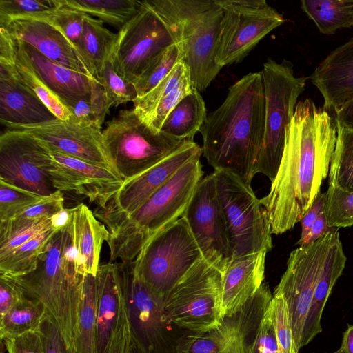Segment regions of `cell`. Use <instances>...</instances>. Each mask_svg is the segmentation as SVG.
<instances>
[{"mask_svg":"<svg viewBox=\"0 0 353 353\" xmlns=\"http://www.w3.org/2000/svg\"><path fill=\"white\" fill-rule=\"evenodd\" d=\"M213 174L232 258L270 251L272 233L269 217L252 187L230 173L214 170Z\"/></svg>","mask_w":353,"mask_h":353,"instance_id":"30bf717a","label":"cell"},{"mask_svg":"<svg viewBox=\"0 0 353 353\" xmlns=\"http://www.w3.org/2000/svg\"><path fill=\"white\" fill-rule=\"evenodd\" d=\"M180 61L179 50L176 44H173L155 59L132 83L136 97H141L151 91Z\"/></svg>","mask_w":353,"mask_h":353,"instance_id":"ab89813d","label":"cell"},{"mask_svg":"<svg viewBox=\"0 0 353 353\" xmlns=\"http://www.w3.org/2000/svg\"><path fill=\"white\" fill-rule=\"evenodd\" d=\"M0 27L6 28L14 38L31 45L50 61L92 77L66 37L50 23L17 19Z\"/></svg>","mask_w":353,"mask_h":353,"instance_id":"cb8c5ba5","label":"cell"},{"mask_svg":"<svg viewBox=\"0 0 353 353\" xmlns=\"http://www.w3.org/2000/svg\"><path fill=\"white\" fill-rule=\"evenodd\" d=\"M339 232H330L290 254L287 268L273 296L282 295L288 312L297 349L302 348L305 321L329 250Z\"/></svg>","mask_w":353,"mask_h":353,"instance_id":"7c38bea8","label":"cell"},{"mask_svg":"<svg viewBox=\"0 0 353 353\" xmlns=\"http://www.w3.org/2000/svg\"><path fill=\"white\" fill-rule=\"evenodd\" d=\"M337 137L334 119L311 99L296 104L286 130L280 166L270 192L260 199L272 233L281 234L301 221L329 174Z\"/></svg>","mask_w":353,"mask_h":353,"instance_id":"6da1fadb","label":"cell"},{"mask_svg":"<svg viewBox=\"0 0 353 353\" xmlns=\"http://www.w3.org/2000/svg\"><path fill=\"white\" fill-rule=\"evenodd\" d=\"M24 297L21 289L11 279L0 276V317Z\"/></svg>","mask_w":353,"mask_h":353,"instance_id":"11a10c76","label":"cell"},{"mask_svg":"<svg viewBox=\"0 0 353 353\" xmlns=\"http://www.w3.org/2000/svg\"><path fill=\"white\" fill-rule=\"evenodd\" d=\"M164 22L194 88L205 91L221 68L216 61L223 12L218 0H146Z\"/></svg>","mask_w":353,"mask_h":353,"instance_id":"5b68a950","label":"cell"},{"mask_svg":"<svg viewBox=\"0 0 353 353\" xmlns=\"http://www.w3.org/2000/svg\"><path fill=\"white\" fill-rule=\"evenodd\" d=\"M247 353H281L274 326L267 310L248 338Z\"/></svg>","mask_w":353,"mask_h":353,"instance_id":"7dc6e473","label":"cell"},{"mask_svg":"<svg viewBox=\"0 0 353 353\" xmlns=\"http://www.w3.org/2000/svg\"><path fill=\"white\" fill-rule=\"evenodd\" d=\"M223 12L216 55L223 68L242 61L272 30L285 22L265 0H218Z\"/></svg>","mask_w":353,"mask_h":353,"instance_id":"4fadbf2b","label":"cell"},{"mask_svg":"<svg viewBox=\"0 0 353 353\" xmlns=\"http://www.w3.org/2000/svg\"><path fill=\"white\" fill-rule=\"evenodd\" d=\"M174 44L161 19L141 1L138 12L117 33L111 57L117 74L132 84L146 68Z\"/></svg>","mask_w":353,"mask_h":353,"instance_id":"5bb4252c","label":"cell"},{"mask_svg":"<svg viewBox=\"0 0 353 353\" xmlns=\"http://www.w3.org/2000/svg\"><path fill=\"white\" fill-rule=\"evenodd\" d=\"M312 353H316V352H312ZM326 353H327V352H326ZM330 353H343V352L341 348H339L336 351H334V352H330Z\"/></svg>","mask_w":353,"mask_h":353,"instance_id":"6125c7cd","label":"cell"},{"mask_svg":"<svg viewBox=\"0 0 353 353\" xmlns=\"http://www.w3.org/2000/svg\"><path fill=\"white\" fill-rule=\"evenodd\" d=\"M99 78L111 107L132 101L137 97L133 85L116 72L111 52L103 65Z\"/></svg>","mask_w":353,"mask_h":353,"instance_id":"ee69618b","label":"cell"},{"mask_svg":"<svg viewBox=\"0 0 353 353\" xmlns=\"http://www.w3.org/2000/svg\"><path fill=\"white\" fill-rule=\"evenodd\" d=\"M265 127L261 72H250L228 88L225 101L202 125V151L216 171L230 173L251 187Z\"/></svg>","mask_w":353,"mask_h":353,"instance_id":"7a4b0ae2","label":"cell"},{"mask_svg":"<svg viewBox=\"0 0 353 353\" xmlns=\"http://www.w3.org/2000/svg\"><path fill=\"white\" fill-rule=\"evenodd\" d=\"M44 197L0 181V222L14 218Z\"/></svg>","mask_w":353,"mask_h":353,"instance_id":"bcb514c9","label":"cell"},{"mask_svg":"<svg viewBox=\"0 0 353 353\" xmlns=\"http://www.w3.org/2000/svg\"><path fill=\"white\" fill-rule=\"evenodd\" d=\"M200 157L183 165L131 215L101 220L109 232L110 262L134 261L155 234L182 216L202 179Z\"/></svg>","mask_w":353,"mask_h":353,"instance_id":"277c9868","label":"cell"},{"mask_svg":"<svg viewBox=\"0 0 353 353\" xmlns=\"http://www.w3.org/2000/svg\"><path fill=\"white\" fill-rule=\"evenodd\" d=\"M50 228H54L52 217L21 228L0 239V260L6 258L15 249Z\"/></svg>","mask_w":353,"mask_h":353,"instance_id":"681fc988","label":"cell"},{"mask_svg":"<svg viewBox=\"0 0 353 353\" xmlns=\"http://www.w3.org/2000/svg\"><path fill=\"white\" fill-rule=\"evenodd\" d=\"M267 252L233 257L222 272L221 316H232L263 285Z\"/></svg>","mask_w":353,"mask_h":353,"instance_id":"7402d4cb","label":"cell"},{"mask_svg":"<svg viewBox=\"0 0 353 353\" xmlns=\"http://www.w3.org/2000/svg\"><path fill=\"white\" fill-rule=\"evenodd\" d=\"M16 65L24 84L59 119L71 121L72 114L61 99L48 88L34 68L21 41L16 39Z\"/></svg>","mask_w":353,"mask_h":353,"instance_id":"836d02e7","label":"cell"},{"mask_svg":"<svg viewBox=\"0 0 353 353\" xmlns=\"http://www.w3.org/2000/svg\"><path fill=\"white\" fill-rule=\"evenodd\" d=\"M116 37L117 34L106 28L101 20L88 14L85 16L81 40V56L86 68L99 83L101 70L112 51Z\"/></svg>","mask_w":353,"mask_h":353,"instance_id":"f546056e","label":"cell"},{"mask_svg":"<svg viewBox=\"0 0 353 353\" xmlns=\"http://www.w3.org/2000/svg\"><path fill=\"white\" fill-rule=\"evenodd\" d=\"M301 8L322 34H332L341 28H353V1L302 0Z\"/></svg>","mask_w":353,"mask_h":353,"instance_id":"1f68e13d","label":"cell"},{"mask_svg":"<svg viewBox=\"0 0 353 353\" xmlns=\"http://www.w3.org/2000/svg\"><path fill=\"white\" fill-rule=\"evenodd\" d=\"M62 6L97 17L119 30L139 10L137 0H60Z\"/></svg>","mask_w":353,"mask_h":353,"instance_id":"d6a6232c","label":"cell"},{"mask_svg":"<svg viewBox=\"0 0 353 353\" xmlns=\"http://www.w3.org/2000/svg\"><path fill=\"white\" fill-rule=\"evenodd\" d=\"M97 287V353H105L125 306L114 263L99 265Z\"/></svg>","mask_w":353,"mask_h":353,"instance_id":"4316f807","label":"cell"},{"mask_svg":"<svg viewBox=\"0 0 353 353\" xmlns=\"http://www.w3.org/2000/svg\"><path fill=\"white\" fill-rule=\"evenodd\" d=\"M334 112L336 125L353 131V100L346 103Z\"/></svg>","mask_w":353,"mask_h":353,"instance_id":"91938a15","label":"cell"},{"mask_svg":"<svg viewBox=\"0 0 353 353\" xmlns=\"http://www.w3.org/2000/svg\"><path fill=\"white\" fill-rule=\"evenodd\" d=\"M60 6V0H0V26L17 19L45 20Z\"/></svg>","mask_w":353,"mask_h":353,"instance_id":"f35d334b","label":"cell"},{"mask_svg":"<svg viewBox=\"0 0 353 353\" xmlns=\"http://www.w3.org/2000/svg\"><path fill=\"white\" fill-rule=\"evenodd\" d=\"M265 94L264 136L254 174L261 173L271 183L274 180L281 161L286 130L305 90L306 78L294 74L291 62L278 63L268 59L261 71Z\"/></svg>","mask_w":353,"mask_h":353,"instance_id":"52a82bcc","label":"cell"},{"mask_svg":"<svg viewBox=\"0 0 353 353\" xmlns=\"http://www.w3.org/2000/svg\"><path fill=\"white\" fill-rule=\"evenodd\" d=\"M272 297L268 285L263 283L239 311L222 317L215 328L185 332L178 341L176 353H247L248 335L261 321Z\"/></svg>","mask_w":353,"mask_h":353,"instance_id":"2e32d148","label":"cell"},{"mask_svg":"<svg viewBox=\"0 0 353 353\" xmlns=\"http://www.w3.org/2000/svg\"><path fill=\"white\" fill-rule=\"evenodd\" d=\"M186 141L154 129L134 108L121 110L102 131L105 154L124 181L151 168Z\"/></svg>","mask_w":353,"mask_h":353,"instance_id":"8992f818","label":"cell"},{"mask_svg":"<svg viewBox=\"0 0 353 353\" xmlns=\"http://www.w3.org/2000/svg\"><path fill=\"white\" fill-rule=\"evenodd\" d=\"M183 217L155 234L134 262L137 276L164 301L170 290L202 259Z\"/></svg>","mask_w":353,"mask_h":353,"instance_id":"9c48e42d","label":"cell"},{"mask_svg":"<svg viewBox=\"0 0 353 353\" xmlns=\"http://www.w3.org/2000/svg\"><path fill=\"white\" fill-rule=\"evenodd\" d=\"M6 127L28 132L50 149L114 171L103 149L101 128L94 123L79 124L56 119L34 125Z\"/></svg>","mask_w":353,"mask_h":353,"instance_id":"ffe728a7","label":"cell"},{"mask_svg":"<svg viewBox=\"0 0 353 353\" xmlns=\"http://www.w3.org/2000/svg\"><path fill=\"white\" fill-rule=\"evenodd\" d=\"M338 229L339 228L330 227L328 225L326 216L323 210L318 216L316 220L315 221L306 237L301 241H298L297 244L299 246H301L314 242L330 232L338 231Z\"/></svg>","mask_w":353,"mask_h":353,"instance_id":"6f0895ef","label":"cell"},{"mask_svg":"<svg viewBox=\"0 0 353 353\" xmlns=\"http://www.w3.org/2000/svg\"><path fill=\"white\" fill-rule=\"evenodd\" d=\"M186 71L185 64L182 61L179 62L171 72L151 91L141 97L134 99L133 108L143 121L149 124L158 103L175 88Z\"/></svg>","mask_w":353,"mask_h":353,"instance_id":"60d3db41","label":"cell"},{"mask_svg":"<svg viewBox=\"0 0 353 353\" xmlns=\"http://www.w3.org/2000/svg\"><path fill=\"white\" fill-rule=\"evenodd\" d=\"M182 217L203 258L223 272L232 256L213 172L201 179Z\"/></svg>","mask_w":353,"mask_h":353,"instance_id":"e0dca14e","label":"cell"},{"mask_svg":"<svg viewBox=\"0 0 353 353\" xmlns=\"http://www.w3.org/2000/svg\"><path fill=\"white\" fill-rule=\"evenodd\" d=\"M37 330L41 334L44 353H73L67 345L57 321L48 312Z\"/></svg>","mask_w":353,"mask_h":353,"instance_id":"f907efd6","label":"cell"},{"mask_svg":"<svg viewBox=\"0 0 353 353\" xmlns=\"http://www.w3.org/2000/svg\"><path fill=\"white\" fill-rule=\"evenodd\" d=\"M97 276H83L75 338L76 353H97Z\"/></svg>","mask_w":353,"mask_h":353,"instance_id":"4dcf8cb0","label":"cell"},{"mask_svg":"<svg viewBox=\"0 0 353 353\" xmlns=\"http://www.w3.org/2000/svg\"><path fill=\"white\" fill-rule=\"evenodd\" d=\"M347 257L339 236L332 243L326 256L316 287L312 302L303 328L302 347L322 332L321 317L327 301L338 279L342 275Z\"/></svg>","mask_w":353,"mask_h":353,"instance_id":"83f0119b","label":"cell"},{"mask_svg":"<svg viewBox=\"0 0 353 353\" xmlns=\"http://www.w3.org/2000/svg\"><path fill=\"white\" fill-rule=\"evenodd\" d=\"M53 159L48 146L33 134L8 130L0 137V181L48 196L54 188L50 170Z\"/></svg>","mask_w":353,"mask_h":353,"instance_id":"9a60e30c","label":"cell"},{"mask_svg":"<svg viewBox=\"0 0 353 353\" xmlns=\"http://www.w3.org/2000/svg\"><path fill=\"white\" fill-rule=\"evenodd\" d=\"M340 348L343 353H353V325H348L343 332Z\"/></svg>","mask_w":353,"mask_h":353,"instance_id":"94428289","label":"cell"},{"mask_svg":"<svg viewBox=\"0 0 353 353\" xmlns=\"http://www.w3.org/2000/svg\"><path fill=\"white\" fill-rule=\"evenodd\" d=\"M48 313L39 301L24 297L0 317V337L3 341L37 330Z\"/></svg>","mask_w":353,"mask_h":353,"instance_id":"e575fe53","label":"cell"},{"mask_svg":"<svg viewBox=\"0 0 353 353\" xmlns=\"http://www.w3.org/2000/svg\"><path fill=\"white\" fill-rule=\"evenodd\" d=\"M86 15L83 12L62 6L61 4V6L52 15L42 20L50 23L61 32L70 43L85 67L81 56V40Z\"/></svg>","mask_w":353,"mask_h":353,"instance_id":"b9f144b4","label":"cell"},{"mask_svg":"<svg viewBox=\"0 0 353 353\" xmlns=\"http://www.w3.org/2000/svg\"><path fill=\"white\" fill-rule=\"evenodd\" d=\"M222 272L203 258L170 290L164 301L169 320L186 332L203 333L221 322Z\"/></svg>","mask_w":353,"mask_h":353,"instance_id":"8fae6325","label":"cell"},{"mask_svg":"<svg viewBox=\"0 0 353 353\" xmlns=\"http://www.w3.org/2000/svg\"><path fill=\"white\" fill-rule=\"evenodd\" d=\"M61 191L45 196L41 201L29 207L14 218L0 222V239L11 233L44 219L51 218L65 209Z\"/></svg>","mask_w":353,"mask_h":353,"instance_id":"74e56055","label":"cell"},{"mask_svg":"<svg viewBox=\"0 0 353 353\" xmlns=\"http://www.w3.org/2000/svg\"><path fill=\"white\" fill-rule=\"evenodd\" d=\"M132 351L130 328L125 305L119 324L105 353H132Z\"/></svg>","mask_w":353,"mask_h":353,"instance_id":"db71d44e","label":"cell"},{"mask_svg":"<svg viewBox=\"0 0 353 353\" xmlns=\"http://www.w3.org/2000/svg\"><path fill=\"white\" fill-rule=\"evenodd\" d=\"M206 117L205 102L200 92L194 88L169 114L161 130L181 140L193 141Z\"/></svg>","mask_w":353,"mask_h":353,"instance_id":"f1b7e54d","label":"cell"},{"mask_svg":"<svg viewBox=\"0 0 353 353\" xmlns=\"http://www.w3.org/2000/svg\"><path fill=\"white\" fill-rule=\"evenodd\" d=\"M71 113V121L73 122L85 125L94 123L92 119L90 100H80L72 108Z\"/></svg>","mask_w":353,"mask_h":353,"instance_id":"680465c9","label":"cell"},{"mask_svg":"<svg viewBox=\"0 0 353 353\" xmlns=\"http://www.w3.org/2000/svg\"><path fill=\"white\" fill-rule=\"evenodd\" d=\"M58 230L50 228L42 232L0 260V276H19L35 270L46 245Z\"/></svg>","mask_w":353,"mask_h":353,"instance_id":"d590c367","label":"cell"},{"mask_svg":"<svg viewBox=\"0 0 353 353\" xmlns=\"http://www.w3.org/2000/svg\"><path fill=\"white\" fill-rule=\"evenodd\" d=\"M70 210L77 270L82 276H97L101 248L109 232L85 204L80 203Z\"/></svg>","mask_w":353,"mask_h":353,"instance_id":"d4e9b609","label":"cell"},{"mask_svg":"<svg viewBox=\"0 0 353 353\" xmlns=\"http://www.w3.org/2000/svg\"><path fill=\"white\" fill-rule=\"evenodd\" d=\"M49 150L53 159L50 175L56 190L82 195L103 209L124 182L109 168Z\"/></svg>","mask_w":353,"mask_h":353,"instance_id":"d6986e66","label":"cell"},{"mask_svg":"<svg viewBox=\"0 0 353 353\" xmlns=\"http://www.w3.org/2000/svg\"><path fill=\"white\" fill-rule=\"evenodd\" d=\"M193 88L194 86L187 70L175 88L158 103L149 124L154 129L161 130L169 114L186 95L192 92Z\"/></svg>","mask_w":353,"mask_h":353,"instance_id":"c3c4849f","label":"cell"},{"mask_svg":"<svg viewBox=\"0 0 353 353\" xmlns=\"http://www.w3.org/2000/svg\"><path fill=\"white\" fill-rule=\"evenodd\" d=\"M8 278L21 289L26 297L46 306L57 321L67 345L76 353L83 276L77 270L70 221L50 239L35 270Z\"/></svg>","mask_w":353,"mask_h":353,"instance_id":"3957f363","label":"cell"},{"mask_svg":"<svg viewBox=\"0 0 353 353\" xmlns=\"http://www.w3.org/2000/svg\"><path fill=\"white\" fill-rule=\"evenodd\" d=\"M114 264L130 325L132 353H176L178 341L186 332L169 320L164 301L137 276L133 261Z\"/></svg>","mask_w":353,"mask_h":353,"instance_id":"ba28073f","label":"cell"},{"mask_svg":"<svg viewBox=\"0 0 353 353\" xmlns=\"http://www.w3.org/2000/svg\"><path fill=\"white\" fill-rule=\"evenodd\" d=\"M323 98L326 110L353 100V37L332 51L310 77Z\"/></svg>","mask_w":353,"mask_h":353,"instance_id":"603a6c76","label":"cell"},{"mask_svg":"<svg viewBox=\"0 0 353 353\" xmlns=\"http://www.w3.org/2000/svg\"><path fill=\"white\" fill-rule=\"evenodd\" d=\"M324 209L329 226L336 228L353 225V192L329 185Z\"/></svg>","mask_w":353,"mask_h":353,"instance_id":"7bdbcfd3","label":"cell"},{"mask_svg":"<svg viewBox=\"0 0 353 353\" xmlns=\"http://www.w3.org/2000/svg\"><path fill=\"white\" fill-rule=\"evenodd\" d=\"M337 137L329 171V185L353 192V131L337 125Z\"/></svg>","mask_w":353,"mask_h":353,"instance_id":"8d00e7d4","label":"cell"},{"mask_svg":"<svg viewBox=\"0 0 353 353\" xmlns=\"http://www.w3.org/2000/svg\"><path fill=\"white\" fill-rule=\"evenodd\" d=\"M274 326L281 353H299L293 336L289 312L282 295H274L267 308Z\"/></svg>","mask_w":353,"mask_h":353,"instance_id":"f6af8a7d","label":"cell"},{"mask_svg":"<svg viewBox=\"0 0 353 353\" xmlns=\"http://www.w3.org/2000/svg\"><path fill=\"white\" fill-rule=\"evenodd\" d=\"M21 42L37 73L70 112L80 100H90V77L50 61L31 45Z\"/></svg>","mask_w":353,"mask_h":353,"instance_id":"484cf974","label":"cell"},{"mask_svg":"<svg viewBox=\"0 0 353 353\" xmlns=\"http://www.w3.org/2000/svg\"><path fill=\"white\" fill-rule=\"evenodd\" d=\"M57 119L23 82L16 60L0 61V121L2 125H34Z\"/></svg>","mask_w":353,"mask_h":353,"instance_id":"44dd1931","label":"cell"},{"mask_svg":"<svg viewBox=\"0 0 353 353\" xmlns=\"http://www.w3.org/2000/svg\"><path fill=\"white\" fill-rule=\"evenodd\" d=\"M203 154L202 148L187 140L178 150L142 174L124 181L103 209L94 212L99 219L128 216L137 211L183 165Z\"/></svg>","mask_w":353,"mask_h":353,"instance_id":"ac0fdd59","label":"cell"},{"mask_svg":"<svg viewBox=\"0 0 353 353\" xmlns=\"http://www.w3.org/2000/svg\"><path fill=\"white\" fill-rule=\"evenodd\" d=\"M1 341L8 353H44L41 334L37 330Z\"/></svg>","mask_w":353,"mask_h":353,"instance_id":"816d5d0a","label":"cell"},{"mask_svg":"<svg viewBox=\"0 0 353 353\" xmlns=\"http://www.w3.org/2000/svg\"><path fill=\"white\" fill-rule=\"evenodd\" d=\"M90 83L92 119L97 126L101 128L111 106L102 85L93 77L90 78Z\"/></svg>","mask_w":353,"mask_h":353,"instance_id":"f5cc1de1","label":"cell"},{"mask_svg":"<svg viewBox=\"0 0 353 353\" xmlns=\"http://www.w3.org/2000/svg\"><path fill=\"white\" fill-rule=\"evenodd\" d=\"M326 201L327 192H320L300 221L301 232L299 241L303 240L308 234L318 216L324 210Z\"/></svg>","mask_w":353,"mask_h":353,"instance_id":"9f6ffc18","label":"cell"}]
</instances>
